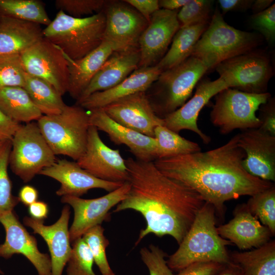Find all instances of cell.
<instances>
[{"label":"cell","instance_id":"obj_22","mask_svg":"<svg viewBox=\"0 0 275 275\" xmlns=\"http://www.w3.org/2000/svg\"><path fill=\"white\" fill-rule=\"evenodd\" d=\"M90 111V125L95 126L98 130L105 132L112 142L118 145L126 146L137 160L143 161L155 160L154 138L120 125L112 119L102 108Z\"/></svg>","mask_w":275,"mask_h":275},{"label":"cell","instance_id":"obj_18","mask_svg":"<svg viewBox=\"0 0 275 275\" xmlns=\"http://www.w3.org/2000/svg\"><path fill=\"white\" fill-rule=\"evenodd\" d=\"M228 88L226 82L220 77L214 80L208 78L200 79L196 86V92L192 97L163 118L164 125L178 133L183 130L191 131L198 135L204 144H209L211 138L201 131L198 126L199 115L212 97Z\"/></svg>","mask_w":275,"mask_h":275},{"label":"cell","instance_id":"obj_24","mask_svg":"<svg viewBox=\"0 0 275 275\" xmlns=\"http://www.w3.org/2000/svg\"><path fill=\"white\" fill-rule=\"evenodd\" d=\"M140 61L139 47L114 51L92 78L76 104L95 92L109 89L122 82L138 68Z\"/></svg>","mask_w":275,"mask_h":275},{"label":"cell","instance_id":"obj_5","mask_svg":"<svg viewBox=\"0 0 275 275\" xmlns=\"http://www.w3.org/2000/svg\"><path fill=\"white\" fill-rule=\"evenodd\" d=\"M262 38L260 34L230 25L216 8L190 56L201 60L209 70L225 60L256 49Z\"/></svg>","mask_w":275,"mask_h":275},{"label":"cell","instance_id":"obj_30","mask_svg":"<svg viewBox=\"0 0 275 275\" xmlns=\"http://www.w3.org/2000/svg\"><path fill=\"white\" fill-rule=\"evenodd\" d=\"M231 260L239 265L244 275H275V240L252 251L229 253Z\"/></svg>","mask_w":275,"mask_h":275},{"label":"cell","instance_id":"obj_37","mask_svg":"<svg viewBox=\"0 0 275 275\" xmlns=\"http://www.w3.org/2000/svg\"><path fill=\"white\" fill-rule=\"evenodd\" d=\"M94 259L81 237L72 242V252L66 264L67 275H96L93 271Z\"/></svg>","mask_w":275,"mask_h":275},{"label":"cell","instance_id":"obj_13","mask_svg":"<svg viewBox=\"0 0 275 275\" xmlns=\"http://www.w3.org/2000/svg\"><path fill=\"white\" fill-rule=\"evenodd\" d=\"M76 161L84 170L100 179L120 183L128 181L125 159L119 150L104 143L94 126H90L86 149Z\"/></svg>","mask_w":275,"mask_h":275},{"label":"cell","instance_id":"obj_25","mask_svg":"<svg viewBox=\"0 0 275 275\" xmlns=\"http://www.w3.org/2000/svg\"><path fill=\"white\" fill-rule=\"evenodd\" d=\"M161 72L156 65L138 68L116 86L90 95L78 105L89 111L101 108L124 97L146 91Z\"/></svg>","mask_w":275,"mask_h":275},{"label":"cell","instance_id":"obj_4","mask_svg":"<svg viewBox=\"0 0 275 275\" xmlns=\"http://www.w3.org/2000/svg\"><path fill=\"white\" fill-rule=\"evenodd\" d=\"M104 9L90 16L75 18L59 10L43 29V37L59 47L66 57L78 60L97 48L103 41Z\"/></svg>","mask_w":275,"mask_h":275},{"label":"cell","instance_id":"obj_52","mask_svg":"<svg viewBox=\"0 0 275 275\" xmlns=\"http://www.w3.org/2000/svg\"><path fill=\"white\" fill-rule=\"evenodd\" d=\"M272 3V0H256L254 1L251 8L254 14H257L268 8Z\"/></svg>","mask_w":275,"mask_h":275},{"label":"cell","instance_id":"obj_16","mask_svg":"<svg viewBox=\"0 0 275 275\" xmlns=\"http://www.w3.org/2000/svg\"><path fill=\"white\" fill-rule=\"evenodd\" d=\"M6 237L0 244V257L9 259L13 255L21 254L32 263L38 275H51L50 256L41 252L36 238L31 235L20 222L13 211L0 216Z\"/></svg>","mask_w":275,"mask_h":275},{"label":"cell","instance_id":"obj_40","mask_svg":"<svg viewBox=\"0 0 275 275\" xmlns=\"http://www.w3.org/2000/svg\"><path fill=\"white\" fill-rule=\"evenodd\" d=\"M107 1L104 0H57V9L75 18L86 15L95 14L102 11Z\"/></svg>","mask_w":275,"mask_h":275},{"label":"cell","instance_id":"obj_6","mask_svg":"<svg viewBox=\"0 0 275 275\" xmlns=\"http://www.w3.org/2000/svg\"><path fill=\"white\" fill-rule=\"evenodd\" d=\"M208 70L201 60L190 56L179 65L162 71L145 91L155 114L163 119L182 106Z\"/></svg>","mask_w":275,"mask_h":275},{"label":"cell","instance_id":"obj_14","mask_svg":"<svg viewBox=\"0 0 275 275\" xmlns=\"http://www.w3.org/2000/svg\"><path fill=\"white\" fill-rule=\"evenodd\" d=\"M104 11L103 40L115 45L118 50L139 47V38L149 22L124 1H107Z\"/></svg>","mask_w":275,"mask_h":275},{"label":"cell","instance_id":"obj_26","mask_svg":"<svg viewBox=\"0 0 275 275\" xmlns=\"http://www.w3.org/2000/svg\"><path fill=\"white\" fill-rule=\"evenodd\" d=\"M43 37L40 24L0 16V56L20 54Z\"/></svg>","mask_w":275,"mask_h":275},{"label":"cell","instance_id":"obj_36","mask_svg":"<svg viewBox=\"0 0 275 275\" xmlns=\"http://www.w3.org/2000/svg\"><path fill=\"white\" fill-rule=\"evenodd\" d=\"M12 147L11 141L0 145V216L13 211L20 202L18 197L12 193V183L8 175V167Z\"/></svg>","mask_w":275,"mask_h":275},{"label":"cell","instance_id":"obj_38","mask_svg":"<svg viewBox=\"0 0 275 275\" xmlns=\"http://www.w3.org/2000/svg\"><path fill=\"white\" fill-rule=\"evenodd\" d=\"M213 2L211 0H189L177 13V18L180 28L210 22L212 15Z\"/></svg>","mask_w":275,"mask_h":275},{"label":"cell","instance_id":"obj_47","mask_svg":"<svg viewBox=\"0 0 275 275\" xmlns=\"http://www.w3.org/2000/svg\"><path fill=\"white\" fill-rule=\"evenodd\" d=\"M223 16L230 11H245L251 8L254 0H218Z\"/></svg>","mask_w":275,"mask_h":275},{"label":"cell","instance_id":"obj_51","mask_svg":"<svg viewBox=\"0 0 275 275\" xmlns=\"http://www.w3.org/2000/svg\"><path fill=\"white\" fill-rule=\"evenodd\" d=\"M189 0H160L158 1V4L160 9L174 11L181 8Z\"/></svg>","mask_w":275,"mask_h":275},{"label":"cell","instance_id":"obj_15","mask_svg":"<svg viewBox=\"0 0 275 275\" xmlns=\"http://www.w3.org/2000/svg\"><path fill=\"white\" fill-rule=\"evenodd\" d=\"M178 12V10L159 9L152 15L139 38L140 61L138 68L155 66L164 57L180 29L177 18Z\"/></svg>","mask_w":275,"mask_h":275},{"label":"cell","instance_id":"obj_39","mask_svg":"<svg viewBox=\"0 0 275 275\" xmlns=\"http://www.w3.org/2000/svg\"><path fill=\"white\" fill-rule=\"evenodd\" d=\"M26 74L20 54L0 56V88H24Z\"/></svg>","mask_w":275,"mask_h":275},{"label":"cell","instance_id":"obj_29","mask_svg":"<svg viewBox=\"0 0 275 275\" xmlns=\"http://www.w3.org/2000/svg\"><path fill=\"white\" fill-rule=\"evenodd\" d=\"M209 22L180 28L173 38L170 48L156 65L162 72L179 65L189 58Z\"/></svg>","mask_w":275,"mask_h":275},{"label":"cell","instance_id":"obj_33","mask_svg":"<svg viewBox=\"0 0 275 275\" xmlns=\"http://www.w3.org/2000/svg\"><path fill=\"white\" fill-rule=\"evenodd\" d=\"M0 16L46 26L51 21L43 3L38 0H0Z\"/></svg>","mask_w":275,"mask_h":275},{"label":"cell","instance_id":"obj_20","mask_svg":"<svg viewBox=\"0 0 275 275\" xmlns=\"http://www.w3.org/2000/svg\"><path fill=\"white\" fill-rule=\"evenodd\" d=\"M39 174L51 178L60 183V187L56 194L61 197H80L93 188H100L111 192L124 183L97 178L81 168L76 161L66 159L57 160L52 166L42 170Z\"/></svg>","mask_w":275,"mask_h":275},{"label":"cell","instance_id":"obj_50","mask_svg":"<svg viewBox=\"0 0 275 275\" xmlns=\"http://www.w3.org/2000/svg\"><path fill=\"white\" fill-rule=\"evenodd\" d=\"M213 275H244V273L241 267L231 260Z\"/></svg>","mask_w":275,"mask_h":275},{"label":"cell","instance_id":"obj_35","mask_svg":"<svg viewBox=\"0 0 275 275\" xmlns=\"http://www.w3.org/2000/svg\"><path fill=\"white\" fill-rule=\"evenodd\" d=\"M101 225H97L86 231L81 238L88 246L101 275H115L107 259L106 249L109 241Z\"/></svg>","mask_w":275,"mask_h":275},{"label":"cell","instance_id":"obj_7","mask_svg":"<svg viewBox=\"0 0 275 275\" xmlns=\"http://www.w3.org/2000/svg\"><path fill=\"white\" fill-rule=\"evenodd\" d=\"M37 123L56 155L67 156L77 161L83 154L90 126L89 114L84 108L66 105L61 113L43 115Z\"/></svg>","mask_w":275,"mask_h":275},{"label":"cell","instance_id":"obj_45","mask_svg":"<svg viewBox=\"0 0 275 275\" xmlns=\"http://www.w3.org/2000/svg\"><path fill=\"white\" fill-rule=\"evenodd\" d=\"M124 1L134 8L148 22L150 21L152 15L160 9L157 0H125Z\"/></svg>","mask_w":275,"mask_h":275},{"label":"cell","instance_id":"obj_2","mask_svg":"<svg viewBox=\"0 0 275 275\" xmlns=\"http://www.w3.org/2000/svg\"><path fill=\"white\" fill-rule=\"evenodd\" d=\"M238 138L237 134L214 149L157 159L153 163L163 174L198 193L223 216L226 201L252 196L274 184L245 170V153L238 145Z\"/></svg>","mask_w":275,"mask_h":275},{"label":"cell","instance_id":"obj_44","mask_svg":"<svg viewBox=\"0 0 275 275\" xmlns=\"http://www.w3.org/2000/svg\"><path fill=\"white\" fill-rule=\"evenodd\" d=\"M224 264L216 262H199L192 263L174 275H213Z\"/></svg>","mask_w":275,"mask_h":275},{"label":"cell","instance_id":"obj_23","mask_svg":"<svg viewBox=\"0 0 275 275\" xmlns=\"http://www.w3.org/2000/svg\"><path fill=\"white\" fill-rule=\"evenodd\" d=\"M233 217L227 224L217 227L219 235L234 243L240 250L258 248L273 236L267 227L249 210L246 203L236 206Z\"/></svg>","mask_w":275,"mask_h":275},{"label":"cell","instance_id":"obj_19","mask_svg":"<svg viewBox=\"0 0 275 275\" xmlns=\"http://www.w3.org/2000/svg\"><path fill=\"white\" fill-rule=\"evenodd\" d=\"M238 145L244 151L245 170L261 179L275 181V136L258 128L243 130L238 133Z\"/></svg>","mask_w":275,"mask_h":275},{"label":"cell","instance_id":"obj_12","mask_svg":"<svg viewBox=\"0 0 275 275\" xmlns=\"http://www.w3.org/2000/svg\"><path fill=\"white\" fill-rule=\"evenodd\" d=\"M129 189L130 184L127 181L117 189L97 198L85 199L71 196L62 197V203L68 205L74 211L73 221L69 228L71 242L81 237L92 227L109 221L110 210L125 198Z\"/></svg>","mask_w":275,"mask_h":275},{"label":"cell","instance_id":"obj_53","mask_svg":"<svg viewBox=\"0 0 275 275\" xmlns=\"http://www.w3.org/2000/svg\"><path fill=\"white\" fill-rule=\"evenodd\" d=\"M4 272L3 271V270L0 268V274H4Z\"/></svg>","mask_w":275,"mask_h":275},{"label":"cell","instance_id":"obj_31","mask_svg":"<svg viewBox=\"0 0 275 275\" xmlns=\"http://www.w3.org/2000/svg\"><path fill=\"white\" fill-rule=\"evenodd\" d=\"M23 88L43 115L59 114L66 105L54 87L41 78L26 73Z\"/></svg>","mask_w":275,"mask_h":275},{"label":"cell","instance_id":"obj_17","mask_svg":"<svg viewBox=\"0 0 275 275\" xmlns=\"http://www.w3.org/2000/svg\"><path fill=\"white\" fill-rule=\"evenodd\" d=\"M102 108L117 123L148 136L154 138L155 128L164 125L163 119L155 114L145 91L124 97Z\"/></svg>","mask_w":275,"mask_h":275},{"label":"cell","instance_id":"obj_8","mask_svg":"<svg viewBox=\"0 0 275 275\" xmlns=\"http://www.w3.org/2000/svg\"><path fill=\"white\" fill-rule=\"evenodd\" d=\"M271 97L267 92L255 94L231 88L224 89L215 96L210 121L223 135L237 129L258 128L261 122L256 112Z\"/></svg>","mask_w":275,"mask_h":275},{"label":"cell","instance_id":"obj_3","mask_svg":"<svg viewBox=\"0 0 275 275\" xmlns=\"http://www.w3.org/2000/svg\"><path fill=\"white\" fill-rule=\"evenodd\" d=\"M231 244L218 234L215 208L205 202L178 249L169 256L167 264L172 271L178 272L199 262L227 264L231 259L226 246Z\"/></svg>","mask_w":275,"mask_h":275},{"label":"cell","instance_id":"obj_43","mask_svg":"<svg viewBox=\"0 0 275 275\" xmlns=\"http://www.w3.org/2000/svg\"><path fill=\"white\" fill-rule=\"evenodd\" d=\"M258 117L261 122L259 128L262 131L275 136V100L270 97L268 101L262 104L259 108Z\"/></svg>","mask_w":275,"mask_h":275},{"label":"cell","instance_id":"obj_9","mask_svg":"<svg viewBox=\"0 0 275 275\" xmlns=\"http://www.w3.org/2000/svg\"><path fill=\"white\" fill-rule=\"evenodd\" d=\"M9 164L12 172L28 182L57 160L37 122L20 124L12 140Z\"/></svg>","mask_w":275,"mask_h":275},{"label":"cell","instance_id":"obj_46","mask_svg":"<svg viewBox=\"0 0 275 275\" xmlns=\"http://www.w3.org/2000/svg\"><path fill=\"white\" fill-rule=\"evenodd\" d=\"M20 124L7 117L0 110V144L11 141Z\"/></svg>","mask_w":275,"mask_h":275},{"label":"cell","instance_id":"obj_11","mask_svg":"<svg viewBox=\"0 0 275 275\" xmlns=\"http://www.w3.org/2000/svg\"><path fill=\"white\" fill-rule=\"evenodd\" d=\"M20 56L27 74L48 82L62 96L67 92L68 61L59 47L43 37Z\"/></svg>","mask_w":275,"mask_h":275},{"label":"cell","instance_id":"obj_28","mask_svg":"<svg viewBox=\"0 0 275 275\" xmlns=\"http://www.w3.org/2000/svg\"><path fill=\"white\" fill-rule=\"evenodd\" d=\"M0 110L19 123L37 121L43 115L26 91L20 87L0 88Z\"/></svg>","mask_w":275,"mask_h":275},{"label":"cell","instance_id":"obj_54","mask_svg":"<svg viewBox=\"0 0 275 275\" xmlns=\"http://www.w3.org/2000/svg\"><path fill=\"white\" fill-rule=\"evenodd\" d=\"M2 144H0V145Z\"/></svg>","mask_w":275,"mask_h":275},{"label":"cell","instance_id":"obj_21","mask_svg":"<svg viewBox=\"0 0 275 275\" xmlns=\"http://www.w3.org/2000/svg\"><path fill=\"white\" fill-rule=\"evenodd\" d=\"M70 215V206H64L60 217L51 225H45L43 221L26 216L24 225L39 235L46 242L50 253L51 275H62L63 270L70 258L72 246L68 227Z\"/></svg>","mask_w":275,"mask_h":275},{"label":"cell","instance_id":"obj_10","mask_svg":"<svg viewBox=\"0 0 275 275\" xmlns=\"http://www.w3.org/2000/svg\"><path fill=\"white\" fill-rule=\"evenodd\" d=\"M215 69L229 88L255 94L267 92L273 75L269 56L256 49L225 60Z\"/></svg>","mask_w":275,"mask_h":275},{"label":"cell","instance_id":"obj_42","mask_svg":"<svg viewBox=\"0 0 275 275\" xmlns=\"http://www.w3.org/2000/svg\"><path fill=\"white\" fill-rule=\"evenodd\" d=\"M252 27L258 31L270 45L275 41V4H272L265 10L252 15Z\"/></svg>","mask_w":275,"mask_h":275},{"label":"cell","instance_id":"obj_32","mask_svg":"<svg viewBox=\"0 0 275 275\" xmlns=\"http://www.w3.org/2000/svg\"><path fill=\"white\" fill-rule=\"evenodd\" d=\"M155 159L188 154L201 151L199 145L181 136L164 125L154 129Z\"/></svg>","mask_w":275,"mask_h":275},{"label":"cell","instance_id":"obj_1","mask_svg":"<svg viewBox=\"0 0 275 275\" xmlns=\"http://www.w3.org/2000/svg\"><path fill=\"white\" fill-rule=\"evenodd\" d=\"M130 189L114 212L131 209L144 217L146 227L135 243L149 234L170 235L179 244L205 201L196 191L159 171L153 161L129 157L125 159Z\"/></svg>","mask_w":275,"mask_h":275},{"label":"cell","instance_id":"obj_27","mask_svg":"<svg viewBox=\"0 0 275 275\" xmlns=\"http://www.w3.org/2000/svg\"><path fill=\"white\" fill-rule=\"evenodd\" d=\"M116 46L103 40L95 49L82 58L73 61L68 59L69 65V86L67 92L76 100L87 88Z\"/></svg>","mask_w":275,"mask_h":275},{"label":"cell","instance_id":"obj_34","mask_svg":"<svg viewBox=\"0 0 275 275\" xmlns=\"http://www.w3.org/2000/svg\"><path fill=\"white\" fill-rule=\"evenodd\" d=\"M250 211L275 235V186L251 196L246 203Z\"/></svg>","mask_w":275,"mask_h":275},{"label":"cell","instance_id":"obj_41","mask_svg":"<svg viewBox=\"0 0 275 275\" xmlns=\"http://www.w3.org/2000/svg\"><path fill=\"white\" fill-rule=\"evenodd\" d=\"M141 259L147 266L149 275H174L165 259L167 254L153 244L141 249Z\"/></svg>","mask_w":275,"mask_h":275},{"label":"cell","instance_id":"obj_49","mask_svg":"<svg viewBox=\"0 0 275 275\" xmlns=\"http://www.w3.org/2000/svg\"><path fill=\"white\" fill-rule=\"evenodd\" d=\"M38 197L39 193L35 187L32 185H25L20 188L18 198L20 202L29 206L38 201Z\"/></svg>","mask_w":275,"mask_h":275},{"label":"cell","instance_id":"obj_48","mask_svg":"<svg viewBox=\"0 0 275 275\" xmlns=\"http://www.w3.org/2000/svg\"><path fill=\"white\" fill-rule=\"evenodd\" d=\"M28 212L32 218L44 221L48 215V205L44 201H37L28 206Z\"/></svg>","mask_w":275,"mask_h":275}]
</instances>
